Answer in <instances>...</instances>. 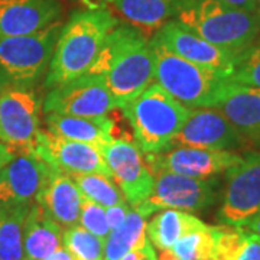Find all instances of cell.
<instances>
[{
    "label": "cell",
    "instance_id": "2e32d148",
    "mask_svg": "<svg viewBox=\"0 0 260 260\" xmlns=\"http://www.w3.org/2000/svg\"><path fill=\"white\" fill-rule=\"evenodd\" d=\"M49 167L34 153H16L0 174V208H23L37 201Z\"/></svg>",
    "mask_w": 260,
    "mask_h": 260
},
{
    "label": "cell",
    "instance_id": "d6986e66",
    "mask_svg": "<svg viewBox=\"0 0 260 260\" xmlns=\"http://www.w3.org/2000/svg\"><path fill=\"white\" fill-rule=\"evenodd\" d=\"M83 194L71 177L58 169L49 168L47 178L41 186L37 203L62 229L78 225L81 214Z\"/></svg>",
    "mask_w": 260,
    "mask_h": 260
},
{
    "label": "cell",
    "instance_id": "ffe728a7",
    "mask_svg": "<svg viewBox=\"0 0 260 260\" xmlns=\"http://www.w3.org/2000/svg\"><path fill=\"white\" fill-rule=\"evenodd\" d=\"M62 227L35 201L23 224L25 259L44 260L62 247Z\"/></svg>",
    "mask_w": 260,
    "mask_h": 260
},
{
    "label": "cell",
    "instance_id": "74e56055",
    "mask_svg": "<svg viewBox=\"0 0 260 260\" xmlns=\"http://www.w3.org/2000/svg\"><path fill=\"white\" fill-rule=\"evenodd\" d=\"M256 16L259 19V23H260V0H256Z\"/></svg>",
    "mask_w": 260,
    "mask_h": 260
},
{
    "label": "cell",
    "instance_id": "52a82bcc",
    "mask_svg": "<svg viewBox=\"0 0 260 260\" xmlns=\"http://www.w3.org/2000/svg\"><path fill=\"white\" fill-rule=\"evenodd\" d=\"M155 185L148 198L136 210L145 218L160 210H181L188 213L203 211L213 205L217 182L211 179H198L168 171L153 174Z\"/></svg>",
    "mask_w": 260,
    "mask_h": 260
},
{
    "label": "cell",
    "instance_id": "8fae6325",
    "mask_svg": "<svg viewBox=\"0 0 260 260\" xmlns=\"http://www.w3.org/2000/svg\"><path fill=\"white\" fill-rule=\"evenodd\" d=\"M102 152L126 203L136 208L150 195L155 185V177L146 159H143V152L136 143L124 139H113L103 146Z\"/></svg>",
    "mask_w": 260,
    "mask_h": 260
},
{
    "label": "cell",
    "instance_id": "f1b7e54d",
    "mask_svg": "<svg viewBox=\"0 0 260 260\" xmlns=\"http://www.w3.org/2000/svg\"><path fill=\"white\" fill-rule=\"evenodd\" d=\"M62 244L74 260H104L106 240L87 232L80 224L65 229Z\"/></svg>",
    "mask_w": 260,
    "mask_h": 260
},
{
    "label": "cell",
    "instance_id": "7a4b0ae2",
    "mask_svg": "<svg viewBox=\"0 0 260 260\" xmlns=\"http://www.w3.org/2000/svg\"><path fill=\"white\" fill-rule=\"evenodd\" d=\"M119 22L104 9L75 12L64 23L48 68L45 85L54 88L87 74L97 59L106 38Z\"/></svg>",
    "mask_w": 260,
    "mask_h": 260
},
{
    "label": "cell",
    "instance_id": "5bb4252c",
    "mask_svg": "<svg viewBox=\"0 0 260 260\" xmlns=\"http://www.w3.org/2000/svg\"><path fill=\"white\" fill-rule=\"evenodd\" d=\"M246 140L223 113L215 107L191 109L185 123L174 138L169 148L214 149L234 150Z\"/></svg>",
    "mask_w": 260,
    "mask_h": 260
},
{
    "label": "cell",
    "instance_id": "6da1fadb",
    "mask_svg": "<svg viewBox=\"0 0 260 260\" xmlns=\"http://www.w3.org/2000/svg\"><path fill=\"white\" fill-rule=\"evenodd\" d=\"M88 73L106 77L117 109L155 83V56L146 37L132 25H117L106 38Z\"/></svg>",
    "mask_w": 260,
    "mask_h": 260
},
{
    "label": "cell",
    "instance_id": "ab89813d",
    "mask_svg": "<svg viewBox=\"0 0 260 260\" xmlns=\"http://www.w3.org/2000/svg\"><path fill=\"white\" fill-rule=\"evenodd\" d=\"M23 260H26V259H23Z\"/></svg>",
    "mask_w": 260,
    "mask_h": 260
},
{
    "label": "cell",
    "instance_id": "7402d4cb",
    "mask_svg": "<svg viewBox=\"0 0 260 260\" xmlns=\"http://www.w3.org/2000/svg\"><path fill=\"white\" fill-rule=\"evenodd\" d=\"M208 227L194 214L181 210H160L146 225L149 242L158 250H169L185 234L200 232Z\"/></svg>",
    "mask_w": 260,
    "mask_h": 260
},
{
    "label": "cell",
    "instance_id": "83f0119b",
    "mask_svg": "<svg viewBox=\"0 0 260 260\" xmlns=\"http://www.w3.org/2000/svg\"><path fill=\"white\" fill-rule=\"evenodd\" d=\"M171 250L179 260H220L217 254L215 225L181 237Z\"/></svg>",
    "mask_w": 260,
    "mask_h": 260
},
{
    "label": "cell",
    "instance_id": "d590c367",
    "mask_svg": "<svg viewBox=\"0 0 260 260\" xmlns=\"http://www.w3.org/2000/svg\"><path fill=\"white\" fill-rule=\"evenodd\" d=\"M44 260H74V259H73V256L70 254V251L65 249L64 244H62V247H59L58 250L54 251L52 254H49V256L45 257Z\"/></svg>",
    "mask_w": 260,
    "mask_h": 260
},
{
    "label": "cell",
    "instance_id": "836d02e7",
    "mask_svg": "<svg viewBox=\"0 0 260 260\" xmlns=\"http://www.w3.org/2000/svg\"><path fill=\"white\" fill-rule=\"evenodd\" d=\"M221 3L232 6L234 9L246 10V12H256V0H220Z\"/></svg>",
    "mask_w": 260,
    "mask_h": 260
},
{
    "label": "cell",
    "instance_id": "e0dca14e",
    "mask_svg": "<svg viewBox=\"0 0 260 260\" xmlns=\"http://www.w3.org/2000/svg\"><path fill=\"white\" fill-rule=\"evenodd\" d=\"M58 0H0V38L35 34L59 20Z\"/></svg>",
    "mask_w": 260,
    "mask_h": 260
},
{
    "label": "cell",
    "instance_id": "30bf717a",
    "mask_svg": "<svg viewBox=\"0 0 260 260\" xmlns=\"http://www.w3.org/2000/svg\"><path fill=\"white\" fill-rule=\"evenodd\" d=\"M42 109L45 114L102 117L117 109V104L107 87L106 77L87 73L70 83L51 88Z\"/></svg>",
    "mask_w": 260,
    "mask_h": 260
},
{
    "label": "cell",
    "instance_id": "8992f818",
    "mask_svg": "<svg viewBox=\"0 0 260 260\" xmlns=\"http://www.w3.org/2000/svg\"><path fill=\"white\" fill-rule=\"evenodd\" d=\"M62 26L56 20L30 35L0 38V91L30 88L47 74Z\"/></svg>",
    "mask_w": 260,
    "mask_h": 260
},
{
    "label": "cell",
    "instance_id": "8d00e7d4",
    "mask_svg": "<svg viewBox=\"0 0 260 260\" xmlns=\"http://www.w3.org/2000/svg\"><path fill=\"white\" fill-rule=\"evenodd\" d=\"M247 227L251 229V230L256 233V234H259V237H260V215H257L254 220H251L250 223L247 224Z\"/></svg>",
    "mask_w": 260,
    "mask_h": 260
},
{
    "label": "cell",
    "instance_id": "ac0fdd59",
    "mask_svg": "<svg viewBox=\"0 0 260 260\" xmlns=\"http://www.w3.org/2000/svg\"><path fill=\"white\" fill-rule=\"evenodd\" d=\"M246 142L260 146V90L227 81L214 106Z\"/></svg>",
    "mask_w": 260,
    "mask_h": 260
},
{
    "label": "cell",
    "instance_id": "d4e9b609",
    "mask_svg": "<svg viewBox=\"0 0 260 260\" xmlns=\"http://www.w3.org/2000/svg\"><path fill=\"white\" fill-rule=\"evenodd\" d=\"M146 218L136 210H130L124 223L110 232L104 244V260H119L127 251L148 242Z\"/></svg>",
    "mask_w": 260,
    "mask_h": 260
},
{
    "label": "cell",
    "instance_id": "44dd1931",
    "mask_svg": "<svg viewBox=\"0 0 260 260\" xmlns=\"http://www.w3.org/2000/svg\"><path fill=\"white\" fill-rule=\"evenodd\" d=\"M48 132L64 139L77 140L103 148L109 145L114 136V121L107 117H78L67 114H47Z\"/></svg>",
    "mask_w": 260,
    "mask_h": 260
},
{
    "label": "cell",
    "instance_id": "3957f363",
    "mask_svg": "<svg viewBox=\"0 0 260 260\" xmlns=\"http://www.w3.org/2000/svg\"><path fill=\"white\" fill-rule=\"evenodd\" d=\"M174 16L210 44L239 56L260 35L256 13L234 9L220 0H177Z\"/></svg>",
    "mask_w": 260,
    "mask_h": 260
},
{
    "label": "cell",
    "instance_id": "277c9868",
    "mask_svg": "<svg viewBox=\"0 0 260 260\" xmlns=\"http://www.w3.org/2000/svg\"><path fill=\"white\" fill-rule=\"evenodd\" d=\"M121 110L132 124L136 145L143 153L153 155L169 148L191 109L153 83Z\"/></svg>",
    "mask_w": 260,
    "mask_h": 260
},
{
    "label": "cell",
    "instance_id": "f35d334b",
    "mask_svg": "<svg viewBox=\"0 0 260 260\" xmlns=\"http://www.w3.org/2000/svg\"><path fill=\"white\" fill-rule=\"evenodd\" d=\"M107 2H114V0H107Z\"/></svg>",
    "mask_w": 260,
    "mask_h": 260
},
{
    "label": "cell",
    "instance_id": "484cf974",
    "mask_svg": "<svg viewBox=\"0 0 260 260\" xmlns=\"http://www.w3.org/2000/svg\"><path fill=\"white\" fill-rule=\"evenodd\" d=\"M30 207L0 208V260H23V224Z\"/></svg>",
    "mask_w": 260,
    "mask_h": 260
},
{
    "label": "cell",
    "instance_id": "ba28073f",
    "mask_svg": "<svg viewBox=\"0 0 260 260\" xmlns=\"http://www.w3.org/2000/svg\"><path fill=\"white\" fill-rule=\"evenodd\" d=\"M218 220L227 225H247L260 215V152L242 155L227 172Z\"/></svg>",
    "mask_w": 260,
    "mask_h": 260
},
{
    "label": "cell",
    "instance_id": "9a60e30c",
    "mask_svg": "<svg viewBox=\"0 0 260 260\" xmlns=\"http://www.w3.org/2000/svg\"><path fill=\"white\" fill-rule=\"evenodd\" d=\"M34 155L42 159L49 168L65 174H103L112 177L102 148L84 142L64 139L51 132L41 130L39 143Z\"/></svg>",
    "mask_w": 260,
    "mask_h": 260
},
{
    "label": "cell",
    "instance_id": "1f68e13d",
    "mask_svg": "<svg viewBox=\"0 0 260 260\" xmlns=\"http://www.w3.org/2000/svg\"><path fill=\"white\" fill-rule=\"evenodd\" d=\"M129 211L130 208L127 203L106 208V215H107V223H109V227H110V232L119 229L121 224L124 223Z\"/></svg>",
    "mask_w": 260,
    "mask_h": 260
},
{
    "label": "cell",
    "instance_id": "603a6c76",
    "mask_svg": "<svg viewBox=\"0 0 260 260\" xmlns=\"http://www.w3.org/2000/svg\"><path fill=\"white\" fill-rule=\"evenodd\" d=\"M177 0H114V6L133 28L152 34L174 16Z\"/></svg>",
    "mask_w": 260,
    "mask_h": 260
},
{
    "label": "cell",
    "instance_id": "d6a6232c",
    "mask_svg": "<svg viewBox=\"0 0 260 260\" xmlns=\"http://www.w3.org/2000/svg\"><path fill=\"white\" fill-rule=\"evenodd\" d=\"M119 260H158V254L155 251V247L152 246V243L148 240L140 247H136L133 250L127 251L126 254H123Z\"/></svg>",
    "mask_w": 260,
    "mask_h": 260
},
{
    "label": "cell",
    "instance_id": "5b68a950",
    "mask_svg": "<svg viewBox=\"0 0 260 260\" xmlns=\"http://www.w3.org/2000/svg\"><path fill=\"white\" fill-rule=\"evenodd\" d=\"M149 42L155 56V83L188 109L215 106L227 75L189 62L153 39Z\"/></svg>",
    "mask_w": 260,
    "mask_h": 260
},
{
    "label": "cell",
    "instance_id": "4fadbf2b",
    "mask_svg": "<svg viewBox=\"0 0 260 260\" xmlns=\"http://www.w3.org/2000/svg\"><path fill=\"white\" fill-rule=\"evenodd\" d=\"M172 54L189 62L214 70L224 75L232 74L239 61V55L215 47L197 35L178 20H168L152 38Z\"/></svg>",
    "mask_w": 260,
    "mask_h": 260
},
{
    "label": "cell",
    "instance_id": "e575fe53",
    "mask_svg": "<svg viewBox=\"0 0 260 260\" xmlns=\"http://www.w3.org/2000/svg\"><path fill=\"white\" fill-rule=\"evenodd\" d=\"M15 156V153L12 152L9 146H6L3 142H0V174L3 172V169L9 164L12 158Z\"/></svg>",
    "mask_w": 260,
    "mask_h": 260
},
{
    "label": "cell",
    "instance_id": "f546056e",
    "mask_svg": "<svg viewBox=\"0 0 260 260\" xmlns=\"http://www.w3.org/2000/svg\"><path fill=\"white\" fill-rule=\"evenodd\" d=\"M229 80L260 90V42L243 52Z\"/></svg>",
    "mask_w": 260,
    "mask_h": 260
},
{
    "label": "cell",
    "instance_id": "cb8c5ba5",
    "mask_svg": "<svg viewBox=\"0 0 260 260\" xmlns=\"http://www.w3.org/2000/svg\"><path fill=\"white\" fill-rule=\"evenodd\" d=\"M220 260H260V237L247 225H215Z\"/></svg>",
    "mask_w": 260,
    "mask_h": 260
},
{
    "label": "cell",
    "instance_id": "7c38bea8",
    "mask_svg": "<svg viewBox=\"0 0 260 260\" xmlns=\"http://www.w3.org/2000/svg\"><path fill=\"white\" fill-rule=\"evenodd\" d=\"M242 155L234 150H214L177 146L164 152L146 156V162L152 174L168 171L185 177L198 179H211L220 174H225L232 167L239 164Z\"/></svg>",
    "mask_w": 260,
    "mask_h": 260
},
{
    "label": "cell",
    "instance_id": "4316f807",
    "mask_svg": "<svg viewBox=\"0 0 260 260\" xmlns=\"http://www.w3.org/2000/svg\"><path fill=\"white\" fill-rule=\"evenodd\" d=\"M80 188L81 194L104 208L124 204L126 200L112 177L103 174H68Z\"/></svg>",
    "mask_w": 260,
    "mask_h": 260
},
{
    "label": "cell",
    "instance_id": "4dcf8cb0",
    "mask_svg": "<svg viewBox=\"0 0 260 260\" xmlns=\"http://www.w3.org/2000/svg\"><path fill=\"white\" fill-rule=\"evenodd\" d=\"M78 224L87 232H90L103 240H106L107 236L110 234L106 208L84 195L81 198V214H80V223Z\"/></svg>",
    "mask_w": 260,
    "mask_h": 260
},
{
    "label": "cell",
    "instance_id": "9c48e42d",
    "mask_svg": "<svg viewBox=\"0 0 260 260\" xmlns=\"http://www.w3.org/2000/svg\"><path fill=\"white\" fill-rule=\"evenodd\" d=\"M41 104L30 88L0 91V142L18 153H35L39 143Z\"/></svg>",
    "mask_w": 260,
    "mask_h": 260
}]
</instances>
